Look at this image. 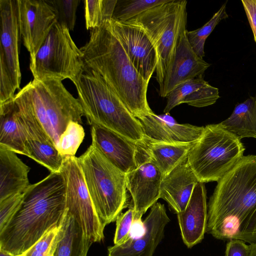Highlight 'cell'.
Masks as SVG:
<instances>
[{"label":"cell","instance_id":"obj_32","mask_svg":"<svg viewBox=\"0 0 256 256\" xmlns=\"http://www.w3.org/2000/svg\"><path fill=\"white\" fill-rule=\"evenodd\" d=\"M168 0H133L126 2L112 18L126 22L148 10L168 2Z\"/></svg>","mask_w":256,"mask_h":256},{"label":"cell","instance_id":"obj_28","mask_svg":"<svg viewBox=\"0 0 256 256\" xmlns=\"http://www.w3.org/2000/svg\"><path fill=\"white\" fill-rule=\"evenodd\" d=\"M118 0H86L84 1L86 30H93L112 18Z\"/></svg>","mask_w":256,"mask_h":256},{"label":"cell","instance_id":"obj_30","mask_svg":"<svg viewBox=\"0 0 256 256\" xmlns=\"http://www.w3.org/2000/svg\"><path fill=\"white\" fill-rule=\"evenodd\" d=\"M85 136L82 126L78 122H71L60 135L56 148L64 158L74 156Z\"/></svg>","mask_w":256,"mask_h":256},{"label":"cell","instance_id":"obj_3","mask_svg":"<svg viewBox=\"0 0 256 256\" xmlns=\"http://www.w3.org/2000/svg\"><path fill=\"white\" fill-rule=\"evenodd\" d=\"M110 20L92 30L88 41L80 48L84 70L100 76L138 118L153 112L147 100L148 82L131 62Z\"/></svg>","mask_w":256,"mask_h":256},{"label":"cell","instance_id":"obj_22","mask_svg":"<svg viewBox=\"0 0 256 256\" xmlns=\"http://www.w3.org/2000/svg\"><path fill=\"white\" fill-rule=\"evenodd\" d=\"M218 89L210 85L203 76L188 80L176 86L167 96L164 113L186 103L196 108L212 105L220 98Z\"/></svg>","mask_w":256,"mask_h":256},{"label":"cell","instance_id":"obj_15","mask_svg":"<svg viewBox=\"0 0 256 256\" xmlns=\"http://www.w3.org/2000/svg\"><path fill=\"white\" fill-rule=\"evenodd\" d=\"M20 120L24 128L30 158L50 172H60L63 158L33 112L24 102L14 97Z\"/></svg>","mask_w":256,"mask_h":256},{"label":"cell","instance_id":"obj_2","mask_svg":"<svg viewBox=\"0 0 256 256\" xmlns=\"http://www.w3.org/2000/svg\"><path fill=\"white\" fill-rule=\"evenodd\" d=\"M66 210L65 180L60 172H50L23 193L18 210L0 230V249L14 256L23 255L59 226Z\"/></svg>","mask_w":256,"mask_h":256},{"label":"cell","instance_id":"obj_24","mask_svg":"<svg viewBox=\"0 0 256 256\" xmlns=\"http://www.w3.org/2000/svg\"><path fill=\"white\" fill-rule=\"evenodd\" d=\"M92 244L66 209L58 226L52 256H87Z\"/></svg>","mask_w":256,"mask_h":256},{"label":"cell","instance_id":"obj_21","mask_svg":"<svg viewBox=\"0 0 256 256\" xmlns=\"http://www.w3.org/2000/svg\"><path fill=\"white\" fill-rule=\"evenodd\" d=\"M198 180L191 168L188 158L164 176L160 198L164 200L176 214L184 210Z\"/></svg>","mask_w":256,"mask_h":256},{"label":"cell","instance_id":"obj_25","mask_svg":"<svg viewBox=\"0 0 256 256\" xmlns=\"http://www.w3.org/2000/svg\"><path fill=\"white\" fill-rule=\"evenodd\" d=\"M0 146L30 157L26 134L14 98L0 104Z\"/></svg>","mask_w":256,"mask_h":256},{"label":"cell","instance_id":"obj_9","mask_svg":"<svg viewBox=\"0 0 256 256\" xmlns=\"http://www.w3.org/2000/svg\"><path fill=\"white\" fill-rule=\"evenodd\" d=\"M34 79H69L74 84L84 72L82 54L65 26L56 22L30 61Z\"/></svg>","mask_w":256,"mask_h":256},{"label":"cell","instance_id":"obj_8","mask_svg":"<svg viewBox=\"0 0 256 256\" xmlns=\"http://www.w3.org/2000/svg\"><path fill=\"white\" fill-rule=\"evenodd\" d=\"M186 0H168L129 20L142 28L155 48L156 78L159 86L164 80L179 37L186 30Z\"/></svg>","mask_w":256,"mask_h":256},{"label":"cell","instance_id":"obj_19","mask_svg":"<svg viewBox=\"0 0 256 256\" xmlns=\"http://www.w3.org/2000/svg\"><path fill=\"white\" fill-rule=\"evenodd\" d=\"M144 136L166 142H192L202 136L204 126L178 124L169 113L160 115L154 112L138 118Z\"/></svg>","mask_w":256,"mask_h":256},{"label":"cell","instance_id":"obj_1","mask_svg":"<svg viewBox=\"0 0 256 256\" xmlns=\"http://www.w3.org/2000/svg\"><path fill=\"white\" fill-rule=\"evenodd\" d=\"M206 232L220 240L256 244V156L242 158L217 183L208 206Z\"/></svg>","mask_w":256,"mask_h":256},{"label":"cell","instance_id":"obj_4","mask_svg":"<svg viewBox=\"0 0 256 256\" xmlns=\"http://www.w3.org/2000/svg\"><path fill=\"white\" fill-rule=\"evenodd\" d=\"M74 85L84 116L90 126L107 128L136 143L144 140L140 120L100 76L84 70Z\"/></svg>","mask_w":256,"mask_h":256},{"label":"cell","instance_id":"obj_12","mask_svg":"<svg viewBox=\"0 0 256 256\" xmlns=\"http://www.w3.org/2000/svg\"><path fill=\"white\" fill-rule=\"evenodd\" d=\"M136 168L126 174V184L132 198L134 220H140L144 214L160 198L164 178L152 162L142 142H136Z\"/></svg>","mask_w":256,"mask_h":256},{"label":"cell","instance_id":"obj_14","mask_svg":"<svg viewBox=\"0 0 256 256\" xmlns=\"http://www.w3.org/2000/svg\"><path fill=\"white\" fill-rule=\"evenodd\" d=\"M18 11L20 34L30 61L56 22V14L51 5L43 0H18Z\"/></svg>","mask_w":256,"mask_h":256},{"label":"cell","instance_id":"obj_18","mask_svg":"<svg viewBox=\"0 0 256 256\" xmlns=\"http://www.w3.org/2000/svg\"><path fill=\"white\" fill-rule=\"evenodd\" d=\"M92 143L114 166L124 174L136 166V143L107 128L91 126Z\"/></svg>","mask_w":256,"mask_h":256},{"label":"cell","instance_id":"obj_11","mask_svg":"<svg viewBox=\"0 0 256 256\" xmlns=\"http://www.w3.org/2000/svg\"><path fill=\"white\" fill-rule=\"evenodd\" d=\"M60 172L66 182V209L91 242L102 241L106 226L94 209L77 157L64 158Z\"/></svg>","mask_w":256,"mask_h":256},{"label":"cell","instance_id":"obj_38","mask_svg":"<svg viewBox=\"0 0 256 256\" xmlns=\"http://www.w3.org/2000/svg\"><path fill=\"white\" fill-rule=\"evenodd\" d=\"M0 256H14L11 254L0 249Z\"/></svg>","mask_w":256,"mask_h":256},{"label":"cell","instance_id":"obj_39","mask_svg":"<svg viewBox=\"0 0 256 256\" xmlns=\"http://www.w3.org/2000/svg\"><path fill=\"white\" fill-rule=\"evenodd\" d=\"M20 256H24V255Z\"/></svg>","mask_w":256,"mask_h":256},{"label":"cell","instance_id":"obj_37","mask_svg":"<svg viewBox=\"0 0 256 256\" xmlns=\"http://www.w3.org/2000/svg\"><path fill=\"white\" fill-rule=\"evenodd\" d=\"M250 251L248 256H256V244L249 245Z\"/></svg>","mask_w":256,"mask_h":256},{"label":"cell","instance_id":"obj_34","mask_svg":"<svg viewBox=\"0 0 256 256\" xmlns=\"http://www.w3.org/2000/svg\"><path fill=\"white\" fill-rule=\"evenodd\" d=\"M22 198L23 194H16L0 201V230L7 224L14 215Z\"/></svg>","mask_w":256,"mask_h":256},{"label":"cell","instance_id":"obj_35","mask_svg":"<svg viewBox=\"0 0 256 256\" xmlns=\"http://www.w3.org/2000/svg\"><path fill=\"white\" fill-rule=\"evenodd\" d=\"M249 245L241 240H230L226 246V256H248Z\"/></svg>","mask_w":256,"mask_h":256},{"label":"cell","instance_id":"obj_27","mask_svg":"<svg viewBox=\"0 0 256 256\" xmlns=\"http://www.w3.org/2000/svg\"><path fill=\"white\" fill-rule=\"evenodd\" d=\"M220 124L240 140L256 138V96L237 104L231 115Z\"/></svg>","mask_w":256,"mask_h":256},{"label":"cell","instance_id":"obj_6","mask_svg":"<svg viewBox=\"0 0 256 256\" xmlns=\"http://www.w3.org/2000/svg\"><path fill=\"white\" fill-rule=\"evenodd\" d=\"M77 160L96 212L106 226L128 205L126 174L92 144Z\"/></svg>","mask_w":256,"mask_h":256},{"label":"cell","instance_id":"obj_7","mask_svg":"<svg viewBox=\"0 0 256 256\" xmlns=\"http://www.w3.org/2000/svg\"><path fill=\"white\" fill-rule=\"evenodd\" d=\"M240 140L219 124L206 125L189 152L188 163L198 182H218L244 156Z\"/></svg>","mask_w":256,"mask_h":256},{"label":"cell","instance_id":"obj_31","mask_svg":"<svg viewBox=\"0 0 256 256\" xmlns=\"http://www.w3.org/2000/svg\"><path fill=\"white\" fill-rule=\"evenodd\" d=\"M48 2L52 6L56 22L72 30L76 22V13L80 0H50Z\"/></svg>","mask_w":256,"mask_h":256},{"label":"cell","instance_id":"obj_33","mask_svg":"<svg viewBox=\"0 0 256 256\" xmlns=\"http://www.w3.org/2000/svg\"><path fill=\"white\" fill-rule=\"evenodd\" d=\"M134 220V211L132 206L118 216L116 220V228L114 238V245L122 244L130 238Z\"/></svg>","mask_w":256,"mask_h":256},{"label":"cell","instance_id":"obj_36","mask_svg":"<svg viewBox=\"0 0 256 256\" xmlns=\"http://www.w3.org/2000/svg\"><path fill=\"white\" fill-rule=\"evenodd\" d=\"M241 2L256 42V0H242Z\"/></svg>","mask_w":256,"mask_h":256},{"label":"cell","instance_id":"obj_29","mask_svg":"<svg viewBox=\"0 0 256 256\" xmlns=\"http://www.w3.org/2000/svg\"><path fill=\"white\" fill-rule=\"evenodd\" d=\"M228 18L225 3L202 27L192 31L186 30L188 42L199 56L203 58L205 56L204 46L208 37L221 20Z\"/></svg>","mask_w":256,"mask_h":256},{"label":"cell","instance_id":"obj_10","mask_svg":"<svg viewBox=\"0 0 256 256\" xmlns=\"http://www.w3.org/2000/svg\"><path fill=\"white\" fill-rule=\"evenodd\" d=\"M0 104L14 98L19 89L20 34L18 0H0Z\"/></svg>","mask_w":256,"mask_h":256},{"label":"cell","instance_id":"obj_13","mask_svg":"<svg viewBox=\"0 0 256 256\" xmlns=\"http://www.w3.org/2000/svg\"><path fill=\"white\" fill-rule=\"evenodd\" d=\"M110 24L131 62L149 83L158 63L156 50L150 38L140 26L130 20L112 18Z\"/></svg>","mask_w":256,"mask_h":256},{"label":"cell","instance_id":"obj_17","mask_svg":"<svg viewBox=\"0 0 256 256\" xmlns=\"http://www.w3.org/2000/svg\"><path fill=\"white\" fill-rule=\"evenodd\" d=\"M186 30H184L179 37L164 80L159 86L158 92L161 97H166L180 84L203 76L210 66L192 49L188 39Z\"/></svg>","mask_w":256,"mask_h":256},{"label":"cell","instance_id":"obj_20","mask_svg":"<svg viewBox=\"0 0 256 256\" xmlns=\"http://www.w3.org/2000/svg\"><path fill=\"white\" fill-rule=\"evenodd\" d=\"M182 240L188 248L200 243L206 232L208 220L206 190L204 183L195 186L184 210L177 214Z\"/></svg>","mask_w":256,"mask_h":256},{"label":"cell","instance_id":"obj_26","mask_svg":"<svg viewBox=\"0 0 256 256\" xmlns=\"http://www.w3.org/2000/svg\"><path fill=\"white\" fill-rule=\"evenodd\" d=\"M141 142L152 162L164 176L188 158L196 142H166L153 140L146 136Z\"/></svg>","mask_w":256,"mask_h":256},{"label":"cell","instance_id":"obj_16","mask_svg":"<svg viewBox=\"0 0 256 256\" xmlns=\"http://www.w3.org/2000/svg\"><path fill=\"white\" fill-rule=\"evenodd\" d=\"M170 222L164 204L156 202L143 221L144 234L136 238H130L120 245L108 247V256H153Z\"/></svg>","mask_w":256,"mask_h":256},{"label":"cell","instance_id":"obj_5","mask_svg":"<svg viewBox=\"0 0 256 256\" xmlns=\"http://www.w3.org/2000/svg\"><path fill=\"white\" fill-rule=\"evenodd\" d=\"M14 97L26 104L56 148L60 135L71 122L82 124V106L57 79H33L20 89Z\"/></svg>","mask_w":256,"mask_h":256},{"label":"cell","instance_id":"obj_23","mask_svg":"<svg viewBox=\"0 0 256 256\" xmlns=\"http://www.w3.org/2000/svg\"><path fill=\"white\" fill-rule=\"evenodd\" d=\"M30 170L16 153L0 146V201L26 190Z\"/></svg>","mask_w":256,"mask_h":256}]
</instances>
